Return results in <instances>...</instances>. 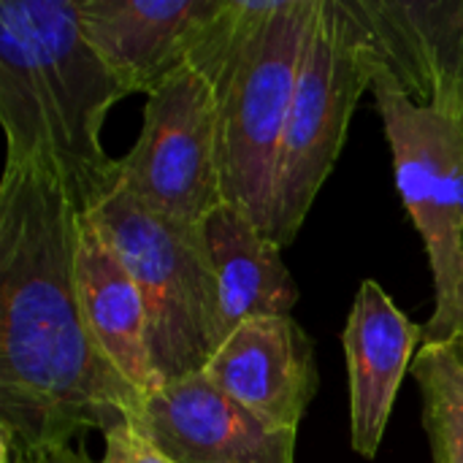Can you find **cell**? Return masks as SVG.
Masks as SVG:
<instances>
[{"mask_svg": "<svg viewBox=\"0 0 463 463\" xmlns=\"http://www.w3.org/2000/svg\"><path fill=\"white\" fill-rule=\"evenodd\" d=\"M203 374L263 423L288 431H298L317 391L312 339L290 315L233 328Z\"/></svg>", "mask_w": 463, "mask_h": 463, "instance_id": "obj_11", "label": "cell"}, {"mask_svg": "<svg viewBox=\"0 0 463 463\" xmlns=\"http://www.w3.org/2000/svg\"><path fill=\"white\" fill-rule=\"evenodd\" d=\"M420 336V326L374 279L361 282L342 342L350 374V439L353 450L369 461L383 445L396 393L415 361Z\"/></svg>", "mask_w": 463, "mask_h": 463, "instance_id": "obj_12", "label": "cell"}, {"mask_svg": "<svg viewBox=\"0 0 463 463\" xmlns=\"http://www.w3.org/2000/svg\"><path fill=\"white\" fill-rule=\"evenodd\" d=\"M87 217L141 290L160 385L203 372L228 334L201 225L174 222L119 187Z\"/></svg>", "mask_w": 463, "mask_h": 463, "instance_id": "obj_4", "label": "cell"}, {"mask_svg": "<svg viewBox=\"0 0 463 463\" xmlns=\"http://www.w3.org/2000/svg\"><path fill=\"white\" fill-rule=\"evenodd\" d=\"M106 437V450L100 463H174L136 423H114Z\"/></svg>", "mask_w": 463, "mask_h": 463, "instance_id": "obj_16", "label": "cell"}, {"mask_svg": "<svg viewBox=\"0 0 463 463\" xmlns=\"http://www.w3.org/2000/svg\"><path fill=\"white\" fill-rule=\"evenodd\" d=\"M372 87L361 27L345 0H320L304 46L298 81L279 146L271 239L288 247L347 138L358 98Z\"/></svg>", "mask_w": 463, "mask_h": 463, "instance_id": "obj_5", "label": "cell"}, {"mask_svg": "<svg viewBox=\"0 0 463 463\" xmlns=\"http://www.w3.org/2000/svg\"><path fill=\"white\" fill-rule=\"evenodd\" d=\"M174 463H293L296 431L271 429L203 372L160 385L133 420Z\"/></svg>", "mask_w": 463, "mask_h": 463, "instance_id": "obj_9", "label": "cell"}, {"mask_svg": "<svg viewBox=\"0 0 463 463\" xmlns=\"http://www.w3.org/2000/svg\"><path fill=\"white\" fill-rule=\"evenodd\" d=\"M125 95L81 33V0L0 3L5 163L52 174L81 214L98 209L119 184L100 130Z\"/></svg>", "mask_w": 463, "mask_h": 463, "instance_id": "obj_2", "label": "cell"}, {"mask_svg": "<svg viewBox=\"0 0 463 463\" xmlns=\"http://www.w3.org/2000/svg\"><path fill=\"white\" fill-rule=\"evenodd\" d=\"M201 231L217 279L225 334L247 320L290 315L298 288L282 263V247L244 209L225 201L203 220Z\"/></svg>", "mask_w": 463, "mask_h": 463, "instance_id": "obj_14", "label": "cell"}, {"mask_svg": "<svg viewBox=\"0 0 463 463\" xmlns=\"http://www.w3.org/2000/svg\"><path fill=\"white\" fill-rule=\"evenodd\" d=\"M345 3L361 27L372 84L463 125V0Z\"/></svg>", "mask_w": 463, "mask_h": 463, "instance_id": "obj_8", "label": "cell"}, {"mask_svg": "<svg viewBox=\"0 0 463 463\" xmlns=\"http://www.w3.org/2000/svg\"><path fill=\"white\" fill-rule=\"evenodd\" d=\"M317 3L225 0L190 57L214 92L222 198L269 236L279 146Z\"/></svg>", "mask_w": 463, "mask_h": 463, "instance_id": "obj_3", "label": "cell"}, {"mask_svg": "<svg viewBox=\"0 0 463 463\" xmlns=\"http://www.w3.org/2000/svg\"><path fill=\"white\" fill-rule=\"evenodd\" d=\"M76 288L98 350L144 399L155 393L160 380L149 353L141 290L125 260L87 214H81L79 228Z\"/></svg>", "mask_w": 463, "mask_h": 463, "instance_id": "obj_13", "label": "cell"}, {"mask_svg": "<svg viewBox=\"0 0 463 463\" xmlns=\"http://www.w3.org/2000/svg\"><path fill=\"white\" fill-rule=\"evenodd\" d=\"M81 212L38 165L0 182V458L136 420L144 396L98 350L76 288Z\"/></svg>", "mask_w": 463, "mask_h": 463, "instance_id": "obj_1", "label": "cell"}, {"mask_svg": "<svg viewBox=\"0 0 463 463\" xmlns=\"http://www.w3.org/2000/svg\"><path fill=\"white\" fill-rule=\"evenodd\" d=\"M0 463H92L84 453L68 448H49V450H38V453H27V456H8L0 458Z\"/></svg>", "mask_w": 463, "mask_h": 463, "instance_id": "obj_17", "label": "cell"}, {"mask_svg": "<svg viewBox=\"0 0 463 463\" xmlns=\"http://www.w3.org/2000/svg\"><path fill=\"white\" fill-rule=\"evenodd\" d=\"M434 463H463V334L423 345L412 361Z\"/></svg>", "mask_w": 463, "mask_h": 463, "instance_id": "obj_15", "label": "cell"}, {"mask_svg": "<svg viewBox=\"0 0 463 463\" xmlns=\"http://www.w3.org/2000/svg\"><path fill=\"white\" fill-rule=\"evenodd\" d=\"M117 168L119 190L182 225H203L225 203L217 109L203 73L187 65L146 95L138 141Z\"/></svg>", "mask_w": 463, "mask_h": 463, "instance_id": "obj_7", "label": "cell"}, {"mask_svg": "<svg viewBox=\"0 0 463 463\" xmlns=\"http://www.w3.org/2000/svg\"><path fill=\"white\" fill-rule=\"evenodd\" d=\"M225 0H81V33L117 81L152 95L190 57Z\"/></svg>", "mask_w": 463, "mask_h": 463, "instance_id": "obj_10", "label": "cell"}, {"mask_svg": "<svg viewBox=\"0 0 463 463\" xmlns=\"http://www.w3.org/2000/svg\"><path fill=\"white\" fill-rule=\"evenodd\" d=\"M393 152L402 201L426 244L434 315L423 345L463 334V125L415 106L388 84H372Z\"/></svg>", "mask_w": 463, "mask_h": 463, "instance_id": "obj_6", "label": "cell"}]
</instances>
